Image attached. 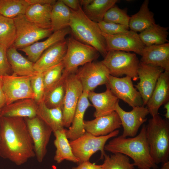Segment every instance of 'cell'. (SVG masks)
<instances>
[{
	"label": "cell",
	"mask_w": 169,
	"mask_h": 169,
	"mask_svg": "<svg viewBox=\"0 0 169 169\" xmlns=\"http://www.w3.org/2000/svg\"><path fill=\"white\" fill-rule=\"evenodd\" d=\"M1 110L0 109V111Z\"/></svg>",
	"instance_id": "50"
},
{
	"label": "cell",
	"mask_w": 169,
	"mask_h": 169,
	"mask_svg": "<svg viewBox=\"0 0 169 169\" xmlns=\"http://www.w3.org/2000/svg\"><path fill=\"white\" fill-rule=\"evenodd\" d=\"M32 76H19L14 74L1 76L6 105L24 99L34 100L35 95L31 87Z\"/></svg>",
	"instance_id": "9"
},
{
	"label": "cell",
	"mask_w": 169,
	"mask_h": 169,
	"mask_svg": "<svg viewBox=\"0 0 169 169\" xmlns=\"http://www.w3.org/2000/svg\"><path fill=\"white\" fill-rule=\"evenodd\" d=\"M149 3L148 0H145L139 11L130 17L129 28L131 30L141 32L155 23L154 14L149 9Z\"/></svg>",
	"instance_id": "29"
},
{
	"label": "cell",
	"mask_w": 169,
	"mask_h": 169,
	"mask_svg": "<svg viewBox=\"0 0 169 169\" xmlns=\"http://www.w3.org/2000/svg\"><path fill=\"white\" fill-rule=\"evenodd\" d=\"M70 10L69 27L73 37L94 48L104 58L107 52L106 43L98 23L87 16L81 7L77 10Z\"/></svg>",
	"instance_id": "3"
},
{
	"label": "cell",
	"mask_w": 169,
	"mask_h": 169,
	"mask_svg": "<svg viewBox=\"0 0 169 169\" xmlns=\"http://www.w3.org/2000/svg\"><path fill=\"white\" fill-rule=\"evenodd\" d=\"M71 14L70 9L61 0L56 1L52 6L50 16L53 32L69 27Z\"/></svg>",
	"instance_id": "31"
},
{
	"label": "cell",
	"mask_w": 169,
	"mask_h": 169,
	"mask_svg": "<svg viewBox=\"0 0 169 169\" xmlns=\"http://www.w3.org/2000/svg\"><path fill=\"white\" fill-rule=\"evenodd\" d=\"M69 72L63 71L59 81L45 94L44 101L49 108L63 107L66 91V80Z\"/></svg>",
	"instance_id": "30"
},
{
	"label": "cell",
	"mask_w": 169,
	"mask_h": 169,
	"mask_svg": "<svg viewBox=\"0 0 169 169\" xmlns=\"http://www.w3.org/2000/svg\"><path fill=\"white\" fill-rule=\"evenodd\" d=\"M89 92L83 91L76 106L71 126L66 129L68 139L74 140L83 135L86 132L84 126V117L86 109L92 105L88 99Z\"/></svg>",
	"instance_id": "23"
},
{
	"label": "cell",
	"mask_w": 169,
	"mask_h": 169,
	"mask_svg": "<svg viewBox=\"0 0 169 169\" xmlns=\"http://www.w3.org/2000/svg\"><path fill=\"white\" fill-rule=\"evenodd\" d=\"M33 141L35 156L42 161L47 152V146L52 130L38 117L24 118Z\"/></svg>",
	"instance_id": "13"
},
{
	"label": "cell",
	"mask_w": 169,
	"mask_h": 169,
	"mask_svg": "<svg viewBox=\"0 0 169 169\" xmlns=\"http://www.w3.org/2000/svg\"><path fill=\"white\" fill-rule=\"evenodd\" d=\"M146 135L151 156L157 165L169 161V122L159 114L150 119Z\"/></svg>",
	"instance_id": "4"
},
{
	"label": "cell",
	"mask_w": 169,
	"mask_h": 169,
	"mask_svg": "<svg viewBox=\"0 0 169 169\" xmlns=\"http://www.w3.org/2000/svg\"><path fill=\"white\" fill-rule=\"evenodd\" d=\"M93 0H79V3L80 5L82 7L86 6L90 4Z\"/></svg>",
	"instance_id": "47"
},
{
	"label": "cell",
	"mask_w": 169,
	"mask_h": 169,
	"mask_svg": "<svg viewBox=\"0 0 169 169\" xmlns=\"http://www.w3.org/2000/svg\"><path fill=\"white\" fill-rule=\"evenodd\" d=\"M75 72H69L66 77L62 109L64 127L68 128L71 125L76 106L83 92L82 86Z\"/></svg>",
	"instance_id": "12"
},
{
	"label": "cell",
	"mask_w": 169,
	"mask_h": 169,
	"mask_svg": "<svg viewBox=\"0 0 169 169\" xmlns=\"http://www.w3.org/2000/svg\"><path fill=\"white\" fill-rule=\"evenodd\" d=\"M7 54L13 74L19 76H32L36 73L33 68L34 63L23 57L14 47L8 49Z\"/></svg>",
	"instance_id": "27"
},
{
	"label": "cell",
	"mask_w": 169,
	"mask_h": 169,
	"mask_svg": "<svg viewBox=\"0 0 169 169\" xmlns=\"http://www.w3.org/2000/svg\"><path fill=\"white\" fill-rule=\"evenodd\" d=\"M88 99L95 109L94 115L98 117L110 114L115 111L119 100L106 88L103 92L97 93L93 91L89 92Z\"/></svg>",
	"instance_id": "22"
},
{
	"label": "cell",
	"mask_w": 169,
	"mask_h": 169,
	"mask_svg": "<svg viewBox=\"0 0 169 169\" xmlns=\"http://www.w3.org/2000/svg\"><path fill=\"white\" fill-rule=\"evenodd\" d=\"M64 69V65L62 62L42 73L45 87V94L59 81L62 76Z\"/></svg>",
	"instance_id": "38"
},
{
	"label": "cell",
	"mask_w": 169,
	"mask_h": 169,
	"mask_svg": "<svg viewBox=\"0 0 169 169\" xmlns=\"http://www.w3.org/2000/svg\"><path fill=\"white\" fill-rule=\"evenodd\" d=\"M72 169H103V166L96 165L88 161L79 164L77 166L73 167Z\"/></svg>",
	"instance_id": "42"
},
{
	"label": "cell",
	"mask_w": 169,
	"mask_h": 169,
	"mask_svg": "<svg viewBox=\"0 0 169 169\" xmlns=\"http://www.w3.org/2000/svg\"><path fill=\"white\" fill-rule=\"evenodd\" d=\"M30 5L27 0H0V14L13 19L24 14Z\"/></svg>",
	"instance_id": "35"
},
{
	"label": "cell",
	"mask_w": 169,
	"mask_h": 169,
	"mask_svg": "<svg viewBox=\"0 0 169 169\" xmlns=\"http://www.w3.org/2000/svg\"><path fill=\"white\" fill-rule=\"evenodd\" d=\"M104 149L113 153H121L130 157L133 160L134 166L139 169L158 168L151 156L145 124L137 136L127 138L121 135L115 137L105 145Z\"/></svg>",
	"instance_id": "2"
},
{
	"label": "cell",
	"mask_w": 169,
	"mask_h": 169,
	"mask_svg": "<svg viewBox=\"0 0 169 169\" xmlns=\"http://www.w3.org/2000/svg\"><path fill=\"white\" fill-rule=\"evenodd\" d=\"M6 105V98L3 90L2 82L0 76V109L1 110Z\"/></svg>",
	"instance_id": "44"
},
{
	"label": "cell",
	"mask_w": 169,
	"mask_h": 169,
	"mask_svg": "<svg viewBox=\"0 0 169 169\" xmlns=\"http://www.w3.org/2000/svg\"><path fill=\"white\" fill-rule=\"evenodd\" d=\"M164 71L160 67L140 62L137 72L139 81L135 86L141 95L143 106L146 105L158 78Z\"/></svg>",
	"instance_id": "16"
},
{
	"label": "cell",
	"mask_w": 169,
	"mask_h": 169,
	"mask_svg": "<svg viewBox=\"0 0 169 169\" xmlns=\"http://www.w3.org/2000/svg\"><path fill=\"white\" fill-rule=\"evenodd\" d=\"M66 39L59 42L45 50L33 64L36 72L42 73L62 62L67 50Z\"/></svg>",
	"instance_id": "18"
},
{
	"label": "cell",
	"mask_w": 169,
	"mask_h": 169,
	"mask_svg": "<svg viewBox=\"0 0 169 169\" xmlns=\"http://www.w3.org/2000/svg\"><path fill=\"white\" fill-rule=\"evenodd\" d=\"M16 35L12 46L20 49L49 37L53 32L51 28H41L29 21L24 14L13 18Z\"/></svg>",
	"instance_id": "8"
},
{
	"label": "cell",
	"mask_w": 169,
	"mask_h": 169,
	"mask_svg": "<svg viewBox=\"0 0 169 169\" xmlns=\"http://www.w3.org/2000/svg\"><path fill=\"white\" fill-rule=\"evenodd\" d=\"M130 18L127 14V9H121L115 5L110 8L105 14L103 20L110 23L123 25L129 27Z\"/></svg>",
	"instance_id": "37"
},
{
	"label": "cell",
	"mask_w": 169,
	"mask_h": 169,
	"mask_svg": "<svg viewBox=\"0 0 169 169\" xmlns=\"http://www.w3.org/2000/svg\"><path fill=\"white\" fill-rule=\"evenodd\" d=\"M30 83L35 95L34 100L38 103L44 100L45 87L42 73L37 72L31 77Z\"/></svg>",
	"instance_id": "39"
},
{
	"label": "cell",
	"mask_w": 169,
	"mask_h": 169,
	"mask_svg": "<svg viewBox=\"0 0 169 169\" xmlns=\"http://www.w3.org/2000/svg\"><path fill=\"white\" fill-rule=\"evenodd\" d=\"M119 130H116L104 136H96L87 132L78 138L69 141L73 152L79 161V164L89 161L91 156L100 151V159H103L106 154L104 149L107 141L110 138L117 136Z\"/></svg>",
	"instance_id": "7"
},
{
	"label": "cell",
	"mask_w": 169,
	"mask_h": 169,
	"mask_svg": "<svg viewBox=\"0 0 169 169\" xmlns=\"http://www.w3.org/2000/svg\"><path fill=\"white\" fill-rule=\"evenodd\" d=\"M70 33L69 27L57 31L44 41L36 42L19 49L25 54L29 60L34 63L45 50L55 43L65 39L66 36Z\"/></svg>",
	"instance_id": "21"
},
{
	"label": "cell",
	"mask_w": 169,
	"mask_h": 169,
	"mask_svg": "<svg viewBox=\"0 0 169 169\" xmlns=\"http://www.w3.org/2000/svg\"><path fill=\"white\" fill-rule=\"evenodd\" d=\"M75 74L82 85L83 91L89 92L99 85L105 84L110 75L101 61H94L78 69Z\"/></svg>",
	"instance_id": "10"
},
{
	"label": "cell",
	"mask_w": 169,
	"mask_h": 169,
	"mask_svg": "<svg viewBox=\"0 0 169 169\" xmlns=\"http://www.w3.org/2000/svg\"><path fill=\"white\" fill-rule=\"evenodd\" d=\"M101 31L107 34L115 35L129 30V27L119 24L107 23L102 20L98 23Z\"/></svg>",
	"instance_id": "40"
},
{
	"label": "cell",
	"mask_w": 169,
	"mask_h": 169,
	"mask_svg": "<svg viewBox=\"0 0 169 169\" xmlns=\"http://www.w3.org/2000/svg\"><path fill=\"white\" fill-rule=\"evenodd\" d=\"M37 103L34 99H24L6 105L0 111V117L31 118L36 116Z\"/></svg>",
	"instance_id": "24"
},
{
	"label": "cell",
	"mask_w": 169,
	"mask_h": 169,
	"mask_svg": "<svg viewBox=\"0 0 169 169\" xmlns=\"http://www.w3.org/2000/svg\"><path fill=\"white\" fill-rule=\"evenodd\" d=\"M66 40L67 50L62 62L64 70L66 72H75L78 67L95 61L100 55L94 48L78 41L73 36Z\"/></svg>",
	"instance_id": "6"
},
{
	"label": "cell",
	"mask_w": 169,
	"mask_h": 169,
	"mask_svg": "<svg viewBox=\"0 0 169 169\" xmlns=\"http://www.w3.org/2000/svg\"><path fill=\"white\" fill-rule=\"evenodd\" d=\"M117 2V0H93L82 9L90 19L98 23L103 20L107 11Z\"/></svg>",
	"instance_id": "33"
},
{
	"label": "cell",
	"mask_w": 169,
	"mask_h": 169,
	"mask_svg": "<svg viewBox=\"0 0 169 169\" xmlns=\"http://www.w3.org/2000/svg\"><path fill=\"white\" fill-rule=\"evenodd\" d=\"M132 80L128 76L119 78L110 75L105 85L119 100L132 107L143 106L141 95L134 88Z\"/></svg>",
	"instance_id": "11"
},
{
	"label": "cell",
	"mask_w": 169,
	"mask_h": 169,
	"mask_svg": "<svg viewBox=\"0 0 169 169\" xmlns=\"http://www.w3.org/2000/svg\"><path fill=\"white\" fill-rule=\"evenodd\" d=\"M101 61L112 76L119 77L125 75L134 81L138 79L137 72L140 62L135 53L109 51Z\"/></svg>",
	"instance_id": "5"
},
{
	"label": "cell",
	"mask_w": 169,
	"mask_h": 169,
	"mask_svg": "<svg viewBox=\"0 0 169 169\" xmlns=\"http://www.w3.org/2000/svg\"><path fill=\"white\" fill-rule=\"evenodd\" d=\"M115 111L123 127L121 135L125 137L136 136L140 126L146 121V116L149 114L148 109L144 106L134 107L131 111H126L120 107L119 102L116 105Z\"/></svg>",
	"instance_id": "15"
},
{
	"label": "cell",
	"mask_w": 169,
	"mask_h": 169,
	"mask_svg": "<svg viewBox=\"0 0 169 169\" xmlns=\"http://www.w3.org/2000/svg\"><path fill=\"white\" fill-rule=\"evenodd\" d=\"M121 126L119 117L115 111L110 114L84 122L86 132L96 136L107 135L118 130Z\"/></svg>",
	"instance_id": "17"
},
{
	"label": "cell",
	"mask_w": 169,
	"mask_h": 169,
	"mask_svg": "<svg viewBox=\"0 0 169 169\" xmlns=\"http://www.w3.org/2000/svg\"><path fill=\"white\" fill-rule=\"evenodd\" d=\"M30 5L38 4H49L53 5L56 2L54 0H27Z\"/></svg>",
	"instance_id": "45"
},
{
	"label": "cell",
	"mask_w": 169,
	"mask_h": 169,
	"mask_svg": "<svg viewBox=\"0 0 169 169\" xmlns=\"http://www.w3.org/2000/svg\"><path fill=\"white\" fill-rule=\"evenodd\" d=\"M140 63L160 67L169 71V43L145 46Z\"/></svg>",
	"instance_id": "19"
},
{
	"label": "cell",
	"mask_w": 169,
	"mask_h": 169,
	"mask_svg": "<svg viewBox=\"0 0 169 169\" xmlns=\"http://www.w3.org/2000/svg\"><path fill=\"white\" fill-rule=\"evenodd\" d=\"M164 108L166 110V113L164 115L166 119L167 120L169 119V101H168L164 105Z\"/></svg>",
	"instance_id": "46"
},
{
	"label": "cell",
	"mask_w": 169,
	"mask_h": 169,
	"mask_svg": "<svg viewBox=\"0 0 169 169\" xmlns=\"http://www.w3.org/2000/svg\"><path fill=\"white\" fill-rule=\"evenodd\" d=\"M7 50L0 44V76L8 74L11 69L7 57Z\"/></svg>",
	"instance_id": "41"
},
{
	"label": "cell",
	"mask_w": 169,
	"mask_h": 169,
	"mask_svg": "<svg viewBox=\"0 0 169 169\" xmlns=\"http://www.w3.org/2000/svg\"><path fill=\"white\" fill-rule=\"evenodd\" d=\"M169 71H164L158 78L152 94L146 104L152 116L158 114L160 107L169 101Z\"/></svg>",
	"instance_id": "20"
},
{
	"label": "cell",
	"mask_w": 169,
	"mask_h": 169,
	"mask_svg": "<svg viewBox=\"0 0 169 169\" xmlns=\"http://www.w3.org/2000/svg\"><path fill=\"white\" fill-rule=\"evenodd\" d=\"M0 156L17 165L35 156L34 146L24 118L0 117Z\"/></svg>",
	"instance_id": "1"
},
{
	"label": "cell",
	"mask_w": 169,
	"mask_h": 169,
	"mask_svg": "<svg viewBox=\"0 0 169 169\" xmlns=\"http://www.w3.org/2000/svg\"><path fill=\"white\" fill-rule=\"evenodd\" d=\"M162 164V165L160 169H169V161Z\"/></svg>",
	"instance_id": "48"
},
{
	"label": "cell",
	"mask_w": 169,
	"mask_h": 169,
	"mask_svg": "<svg viewBox=\"0 0 169 169\" xmlns=\"http://www.w3.org/2000/svg\"><path fill=\"white\" fill-rule=\"evenodd\" d=\"M106 43L107 51H132L141 55L145 46L137 33L131 30L115 35H110L102 32Z\"/></svg>",
	"instance_id": "14"
},
{
	"label": "cell",
	"mask_w": 169,
	"mask_h": 169,
	"mask_svg": "<svg viewBox=\"0 0 169 169\" xmlns=\"http://www.w3.org/2000/svg\"><path fill=\"white\" fill-rule=\"evenodd\" d=\"M113 154L110 156L105 154L103 169H134L135 166L131 163L128 156L119 153Z\"/></svg>",
	"instance_id": "36"
},
{
	"label": "cell",
	"mask_w": 169,
	"mask_h": 169,
	"mask_svg": "<svg viewBox=\"0 0 169 169\" xmlns=\"http://www.w3.org/2000/svg\"><path fill=\"white\" fill-rule=\"evenodd\" d=\"M168 28L154 24L139 34L140 39L145 46L163 44L168 42Z\"/></svg>",
	"instance_id": "32"
},
{
	"label": "cell",
	"mask_w": 169,
	"mask_h": 169,
	"mask_svg": "<svg viewBox=\"0 0 169 169\" xmlns=\"http://www.w3.org/2000/svg\"><path fill=\"white\" fill-rule=\"evenodd\" d=\"M36 116L49 126L53 132L64 128L60 107L49 108L42 101L37 103Z\"/></svg>",
	"instance_id": "25"
},
{
	"label": "cell",
	"mask_w": 169,
	"mask_h": 169,
	"mask_svg": "<svg viewBox=\"0 0 169 169\" xmlns=\"http://www.w3.org/2000/svg\"></svg>",
	"instance_id": "49"
},
{
	"label": "cell",
	"mask_w": 169,
	"mask_h": 169,
	"mask_svg": "<svg viewBox=\"0 0 169 169\" xmlns=\"http://www.w3.org/2000/svg\"><path fill=\"white\" fill-rule=\"evenodd\" d=\"M16 35V28L13 19L0 14V44L7 49L13 46Z\"/></svg>",
	"instance_id": "34"
},
{
	"label": "cell",
	"mask_w": 169,
	"mask_h": 169,
	"mask_svg": "<svg viewBox=\"0 0 169 169\" xmlns=\"http://www.w3.org/2000/svg\"><path fill=\"white\" fill-rule=\"evenodd\" d=\"M64 4L70 9L77 10L81 7L79 0H61Z\"/></svg>",
	"instance_id": "43"
},
{
	"label": "cell",
	"mask_w": 169,
	"mask_h": 169,
	"mask_svg": "<svg viewBox=\"0 0 169 169\" xmlns=\"http://www.w3.org/2000/svg\"><path fill=\"white\" fill-rule=\"evenodd\" d=\"M53 5L35 4L30 5L24 15L29 21L43 29L51 28V13Z\"/></svg>",
	"instance_id": "26"
},
{
	"label": "cell",
	"mask_w": 169,
	"mask_h": 169,
	"mask_svg": "<svg viewBox=\"0 0 169 169\" xmlns=\"http://www.w3.org/2000/svg\"><path fill=\"white\" fill-rule=\"evenodd\" d=\"M65 130L64 128L53 132L55 137L54 144L56 148L54 160L58 163H60L64 160L79 163L78 160L73 152L66 136Z\"/></svg>",
	"instance_id": "28"
}]
</instances>
